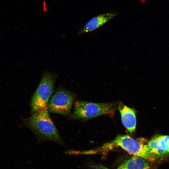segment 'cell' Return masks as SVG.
I'll return each mask as SVG.
<instances>
[{
	"instance_id": "cell-1",
	"label": "cell",
	"mask_w": 169,
	"mask_h": 169,
	"mask_svg": "<svg viewBox=\"0 0 169 169\" xmlns=\"http://www.w3.org/2000/svg\"><path fill=\"white\" fill-rule=\"evenodd\" d=\"M27 126L40 139L64 143L52 120L48 107L34 112L25 121Z\"/></svg>"
},
{
	"instance_id": "cell-2",
	"label": "cell",
	"mask_w": 169,
	"mask_h": 169,
	"mask_svg": "<svg viewBox=\"0 0 169 169\" xmlns=\"http://www.w3.org/2000/svg\"><path fill=\"white\" fill-rule=\"evenodd\" d=\"M119 146L134 156L141 157L151 161L156 158L146 145H144L126 135H120L110 142L104 145L99 150H106Z\"/></svg>"
},
{
	"instance_id": "cell-3",
	"label": "cell",
	"mask_w": 169,
	"mask_h": 169,
	"mask_svg": "<svg viewBox=\"0 0 169 169\" xmlns=\"http://www.w3.org/2000/svg\"><path fill=\"white\" fill-rule=\"evenodd\" d=\"M57 77L56 74L47 70L44 72L31 99L30 106L32 112L48 107Z\"/></svg>"
},
{
	"instance_id": "cell-4",
	"label": "cell",
	"mask_w": 169,
	"mask_h": 169,
	"mask_svg": "<svg viewBox=\"0 0 169 169\" xmlns=\"http://www.w3.org/2000/svg\"><path fill=\"white\" fill-rule=\"evenodd\" d=\"M116 106L109 103H96L79 100L74 104V117L87 120L100 115H114Z\"/></svg>"
},
{
	"instance_id": "cell-5",
	"label": "cell",
	"mask_w": 169,
	"mask_h": 169,
	"mask_svg": "<svg viewBox=\"0 0 169 169\" xmlns=\"http://www.w3.org/2000/svg\"><path fill=\"white\" fill-rule=\"evenodd\" d=\"M74 94L63 88L58 89L48 105L51 112L63 115H68L74 100Z\"/></svg>"
},
{
	"instance_id": "cell-6",
	"label": "cell",
	"mask_w": 169,
	"mask_h": 169,
	"mask_svg": "<svg viewBox=\"0 0 169 169\" xmlns=\"http://www.w3.org/2000/svg\"><path fill=\"white\" fill-rule=\"evenodd\" d=\"M155 157H161L169 153V136L161 135L154 137L146 145Z\"/></svg>"
},
{
	"instance_id": "cell-7",
	"label": "cell",
	"mask_w": 169,
	"mask_h": 169,
	"mask_svg": "<svg viewBox=\"0 0 169 169\" xmlns=\"http://www.w3.org/2000/svg\"><path fill=\"white\" fill-rule=\"evenodd\" d=\"M118 108L122 124L131 134L135 132L136 126V111L120 102Z\"/></svg>"
},
{
	"instance_id": "cell-8",
	"label": "cell",
	"mask_w": 169,
	"mask_h": 169,
	"mask_svg": "<svg viewBox=\"0 0 169 169\" xmlns=\"http://www.w3.org/2000/svg\"><path fill=\"white\" fill-rule=\"evenodd\" d=\"M115 13H108L94 17L90 19L84 27L78 32L80 35L93 31L103 25L116 15Z\"/></svg>"
},
{
	"instance_id": "cell-9",
	"label": "cell",
	"mask_w": 169,
	"mask_h": 169,
	"mask_svg": "<svg viewBox=\"0 0 169 169\" xmlns=\"http://www.w3.org/2000/svg\"><path fill=\"white\" fill-rule=\"evenodd\" d=\"M116 169H151V167L146 160L134 156L124 161Z\"/></svg>"
}]
</instances>
